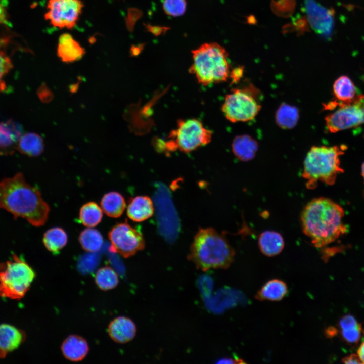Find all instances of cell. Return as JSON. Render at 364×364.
<instances>
[{
  "mask_svg": "<svg viewBox=\"0 0 364 364\" xmlns=\"http://www.w3.org/2000/svg\"><path fill=\"white\" fill-rule=\"evenodd\" d=\"M234 155L241 161L246 162L255 157L258 150L257 142L248 135L237 136L232 144Z\"/></svg>",
  "mask_w": 364,
  "mask_h": 364,
  "instance_id": "19",
  "label": "cell"
},
{
  "mask_svg": "<svg viewBox=\"0 0 364 364\" xmlns=\"http://www.w3.org/2000/svg\"><path fill=\"white\" fill-rule=\"evenodd\" d=\"M309 21L312 27L319 34L330 35L333 25L332 10L326 9L314 0H304Z\"/></svg>",
  "mask_w": 364,
  "mask_h": 364,
  "instance_id": "12",
  "label": "cell"
},
{
  "mask_svg": "<svg viewBox=\"0 0 364 364\" xmlns=\"http://www.w3.org/2000/svg\"><path fill=\"white\" fill-rule=\"evenodd\" d=\"M258 246L264 255L272 257L282 252L284 247V240L279 233L274 231H265L259 237Z\"/></svg>",
  "mask_w": 364,
  "mask_h": 364,
  "instance_id": "18",
  "label": "cell"
},
{
  "mask_svg": "<svg viewBox=\"0 0 364 364\" xmlns=\"http://www.w3.org/2000/svg\"><path fill=\"white\" fill-rule=\"evenodd\" d=\"M163 9L168 15L171 16H179L183 14L186 10L185 0H164Z\"/></svg>",
  "mask_w": 364,
  "mask_h": 364,
  "instance_id": "30",
  "label": "cell"
},
{
  "mask_svg": "<svg viewBox=\"0 0 364 364\" xmlns=\"http://www.w3.org/2000/svg\"><path fill=\"white\" fill-rule=\"evenodd\" d=\"M344 216L342 207L332 200L325 197L314 198L301 212L303 232L315 247H325L346 232Z\"/></svg>",
  "mask_w": 364,
  "mask_h": 364,
  "instance_id": "2",
  "label": "cell"
},
{
  "mask_svg": "<svg viewBox=\"0 0 364 364\" xmlns=\"http://www.w3.org/2000/svg\"><path fill=\"white\" fill-rule=\"evenodd\" d=\"M361 174L364 178V162L363 163L361 166Z\"/></svg>",
  "mask_w": 364,
  "mask_h": 364,
  "instance_id": "38",
  "label": "cell"
},
{
  "mask_svg": "<svg viewBox=\"0 0 364 364\" xmlns=\"http://www.w3.org/2000/svg\"><path fill=\"white\" fill-rule=\"evenodd\" d=\"M61 349L64 357L72 362L82 360L89 351L86 341L78 335H70L63 342Z\"/></svg>",
  "mask_w": 364,
  "mask_h": 364,
  "instance_id": "15",
  "label": "cell"
},
{
  "mask_svg": "<svg viewBox=\"0 0 364 364\" xmlns=\"http://www.w3.org/2000/svg\"><path fill=\"white\" fill-rule=\"evenodd\" d=\"M299 118L298 109L295 106L283 103L276 111L275 118L281 128L289 129L296 125Z\"/></svg>",
  "mask_w": 364,
  "mask_h": 364,
  "instance_id": "25",
  "label": "cell"
},
{
  "mask_svg": "<svg viewBox=\"0 0 364 364\" xmlns=\"http://www.w3.org/2000/svg\"><path fill=\"white\" fill-rule=\"evenodd\" d=\"M7 21L8 14L7 9L3 0H0V23H7Z\"/></svg>",
  "mask_w": 364,
  "mask_h": 364,
  "instance_id": "34",
  "label": "cell"
},
{
  "mask_svg": "<svg viewBox=\"0 0 364 364\" xmlns=\"http://www.w3.org/2000/svg\"><path fill=\"white\" fill-rule=\"evenodd\" d=\"M288 287L286 284L279 279H272L265 283L255 295L259 300L280 301L287 295Z\"/></svg>",
  "mask_w": 364,
  "mask_h": 364,
  "instance_id": "20",
  "label": "cell"
},
{
  "mask_svg": "<svg viewBox=\"0 0 364 364\" xmlns=\"http://www.w3.org/2000/svg\"><path fill=\"white\" fill-rule=\"evenodd\" d=\"M332 329L333 328H332V335H333L332 333H334V332L335 331V330L334 331H332ZM328 331H329L328 333H330V332H331V331H330L329 330H328Z\"/></svg>",
  "mask_w": 364,
  "mask_h": 364,
  "instance_id": "39",
  "label": "cell"
},
{
  "mask_svg": "<svg viewBox=\"0 0 364 364\" xmlns=\"http://www.w3.org/2000/svg\"><path fill=\"white\" fill-rule=\"evenodd\" d=\"M85 54V50L68 33L61 35L57 49L58 56L65 63L79 60Z\"/></svg>",
  "mask_w": 364,
  "mask_h": 364,
  "instance_id": "17",
  "label": "cell"
},
{
  "mask_svg": "<svg viewBox=\"0 0 364 364\" xmlns=\"http://www.w3.org/2000/svg\"><path fill=\"white\" fill-rule=\"evenodd\" d=\"M345 146H313L308 152L303 163L302 177L308 189H314L318 181L333 185L338 174L343 173L340 157L344 153Z\"/></svg>",
  "mask_w": 364,
  "mask_h": 364,
  "instance_id": "4",
  "label": "cell"
},
{
  "mask_svg": "<svg viewBox=\"0 0 364 364\" xmlns=\"http://www.w3.org/2000/svg\"><path fill=\"white\" fill-rule=\"evenodd\" d=\"M102 210L112 218L120 217L123 213L126 203L124 197L117 192L112 191L105 194L101 201Z\"/></svg>",
  "mask_w": 364,
  "mask_h": 364,
  "instance_id": "21",
  "label": "cell"
},
{
  "mask_svg": "<svg viewBox=\"0 0 364 364\" xmlns=\"http://www.w3.org/2000/svg\"><path fill=\"white\" fill-rule=\"evenodd\" d=\"M342 362L344 363H362L358 355L355 354H352L349 356L344 357L342 360Z\"/></svg>",
  "mask_w": 364,
  "mask_h": 364,
  "instance_id": "35",
  "label": "cell"
},
{
  "mask_svg": "<svg viewBox=\"0 0 364 364\" xmlns=\"http://www.w3.org/2000/svg\"><path fill=\"white\" fill-rule=\"evenodd\" d=\"M17 148L21 153L28 156H38L43 151V140L36 133H26L20 138Z\"/></svg>",
  "mask_w": 364,
  "mask_h": 364,
  "instance_id": "22",
  "label": "cell"
},
{
  "mask_svg": "<svg viewBox=\"0 0 364 364\" xmlns=\"http://www.w3.org/2000/svg\"><path fill=\"white\" fill-rule=\"evenodd\" d=\"M11 59L4 51L0 50V92L4 89L5 84L2 78L12 69Z\"/></svg>",
  "mask_w": 364,
  "mask_h": 364,
  "instance_id": "31",
  "label": "cell"
},
{
  "mask_svg": "<svg viewBox=\"0 0 364 364\" xmlns=\"http://www.w3.org/2000/svg\"><path fill=\"white\" fill-rule=\"evenodd\" d=\"M21 134V127L17 122H0V147L6 148L12 146L18 142Z\"/></svg>",
  "mask_w": 364,
  "mask_h": 364,
  "instance_id": "26",
  "label": "cell"
},
{
  "mask_svg": "<svg viewBox=\"0 0 364 364\" xmlns=\"http://www.w3.org/2000/svg\"><path fill=\"white\" fill-rule=\"evenodd\" d=\"M333 91L336 100L341 102L351 101L356 96V88L354 84L346 75L341 76L335 81Z\"/></svg>",
  "mask_w": 364,
  "mask_h": 364,
  "instance_id": "24",
  "label": "cell"
},
{
  "mask_svg": "<svg viewBox=\"0 0 364 364\" xmlns=\"http://www.w3.org/2000/svg\"><path fill=\"white\" fill-rule=\"evenodd\" d=\"M83 7L81 0H49L44 18L54 27L71 29L76 24Z\"/></svg>",
  "mask_w": 364,
  "mask_h": 364,
  "instance_id": "11",
  "label": "cell"
},
{
  "mask_svg": "<svg viewBox=\"0 0 364 364\" xmlns=\"http://www.w3.org/2000/svg\"><path fill=\"white\" fill-rule=\"evenodd\" d=\"M357 355L361 361L364 363V342L360 345L357 350Z\"/></svg>",
  "mask_w": 364,
  "mask_h": 364,
  "instance_id": "37",
  "label": "cell"
},
{
  "mask_svg": "<svg viewBox=\"0 0 364 364\" xmlns=\"http://www.w3.org/2000/svg\"><path fill=\"white\" fill-rule=\"evenodd\" d=\"M25 337V333L21 330L9 324L0 325V358L18 348Z\"/></svg>",
  "mask_w": 364,
  "mask_h": 364,
  "instance_id": "14",
  "label": "cell"
},
{
  "mask_svg": "<svg viewBox=\"0 0 364 364\" xmlns=\"http://www.w3.org/2000/svg\"><path fill=\"white\" fill-rule=\"evenodd\" d=\"M358 324L356 319L351 315H346L343 316L339 322L340 329L353 327Z\"/></svg>",
  "mask_w": 364,
  "mask_h": 364,
  "instance_id": "33",
  "label": "cell"
},
{
  "mask_svg": "<svg viewBox=\"0 0 364 364\" xmlns=\"http://www.w3.org/2000/svg\"><path fill=\"white\" fill-rule=\"evenodd\" d=\"M102 217V209L94 202L84 204L79 213V219L81 223L90 228L97 225L101 221Z\"/></svg>",
  "mask_w": 364,
  "mask_h": 364,
  "instance_id": "28",
  "label": "cell"
},
{
  "mask_svg": "<svg viewBox=\"0 0 364 364\" xmlns=\"http://www.w3.org/2000/svg\"><path fill=\"white\" fill-rule=\"evenodd\" d=\"M211 130L205 128L203 123L196 119L179 120L177 127L169 136L170 140L166 143L169 150L179 149L189 153L210 142Z\"/></svg>",
  "mask_w": 364,
  "mask_h": 364,
  "instance_id": "7",
  "label": "cell"
},
{
  "mask_svg": "<svg viewBox=\"0 0 364 364\" xmlns=\"http://www.w3.org/2000/svg\"><path fill=\"white\" fill-rule=\"evenodd\" d=\"M43 243L47 250L54 254H57L66 245L67 234L61 228H52L46 232Z\"/></svg>",
  "mask_w": 364,
  "mask_h": 364,
  "instance_id": "23",
  "label": "cell"
},
{
  "mask_svg": "<svg viewBox=\"0 0 364 364\" xmlns=\"http://www.w3.org/2000/svg\"><path fill=\"white\" fill-rule=\"evenodd\" d=\"M190 72L205 86L226 81L230 76L228 53L216 43H205L192 51Z\"/></svg>",
  "mask_w": 364,
  "mask_h": 364,
  "instance_id": "5",
  "label": "cell"
},
{
  "mask_svg": "<svg viewBox=\"0 0 364 364\" xmlns=\"http://www.w3.org/2000/svg\"><path fill=\"white\" fill-rule=\"evenodd\" d=\"M108 237L111 250L124 258L131 257L145 248L141 232L126 221L115 225L109 231Z\"/></svg>",
  "mask_w": 364,
  "mask_h": 364,
  "instance_id": "10",
  "label": "cell"
},
{
  "mask_svg": "<svg viewBox=\"0 0 364 364\" xmlns=\"http://www.w3.org/2000/svg\"><path fill=\"white\" fill-rule=\"evenodd\" d=\"M154 211V204L147 196H138L130 199L127 208L128 218L134 222H142L151 217Z\"/></svg>",
  "mask_w": 364,
  "mask_h": 364,
  "instance_id": "16",
  "label": "cell"
},
{
  "mask_svg": "<svg viewBox=\"0 0 364 364\" xmlns=\"http://www.w3.org/2000/svg\"><path fill=\"white\" fill-rule=\"evenodd\" d=\"M108 332L110 337L114 342L124 344L133 339L136 335V327L130 318L119 316L110 322Z\"/></svg>",
  "mask_w": 364,
  "mask_h": 364,
  "instance_id": "13",
  "label": "cell"
},
{
  "mask_svg": "<svg viewBox=\"0 0 364 364\" xmlns=\"http://www.w3.org/2000/svg\"><path fill=\"white\" fill-rule=\"evenodd\" d=\"M82 248L89 252L99 251L103 244V238L100 232L95 229L87 228L83 230L78 238Z\"/></svg>",
  "mask_w": 364,
  "mask_h": 364,
  "instance_id": "27",
  "label": "cell"
},
{
  "mask_svg": "<svg viewBox=\"0 0 364 364\" xmlns=\"http://www.w3.org/2000/svg\"><path fill=\"white\" fill-rule=\"evenodd\" d=\"M337 102L338 108L325 119L330 132L336 133L364 123V95H356L348 102Z\"/></svg>",
  "mask_w": 364,
  "mask_h": 364,
  "instance_id": "9",
  "label": "cell"
},
{
  "mask_svg": "<svg viewBox=\"0 0 364 364\" xmlns=\"http://www.w3.org/2000/svg\"><path fill=\"white\" fill-rule=\"evenodd\" d=\"M243 69L242 67L236 68L230 73V77L232 80L236 82L238 81L242 76Z\"/></svg>",
  "mask_w": 364,
  "mask_h": 364,
  "instance_id": "36",
  "label": "cell"
},
{
  "mask_svg": "<svg viewBox=\"0 0 364 364\" xmlns=\"http://www.w3.org/2000/svg\"><path fill=\"white\" fill-rule=\"evenodd\" d=\"M235 251L224 236L214 229H200L191 245L188 258L197 269L207 271L226 269L234 261Z\"/></svg>",
  "mask_w": 364,
  "mask_h": 364,
  "instance_id": "3",
  "label": "cell"
},
{
  "mask_svg": "<svg viewBox=\"0 0 364 364\" xmlns=\"http://www.w3.org/2000/svg\"><path fill=\"white\" fill-rule=\"evenodd\" d=\"M36 274L31 266L15 254L0 263V296L20 299L29 290Z\"/></svg>",
  "mask_w": 364,
  "mask_h": 364,
  "instance_id": "6",
  "label": "cell"
},
{
  "mask_svg": "<svg viewBox=\"0 0 364 364\" xmlns=\"http://www.w3.org/2000/svg\"><path fill=\"white\" fill-rule=\"evenodd\" d=\"M361 327L360 324L356 326L341 329L343 339L350 344L357 343L360 338Z\"/></svg>",
  "mask_w": 364,
  "mask_h": 364,
  "instance_id": "32",
  "label": "cell"
},
{
  "mask_svg": "<svg viewBox=\"0 0 364 364\" xmlns=\"http://www.w3.org/2000/svg\"><path fill=\"white\" fill-rule=\"evenodd\" d=\"M0 207L35 226L45 224L50 210L38 190L26 183L21 173L0 181Z\"/></svg>",
  "mask_w": 364,
  "mask_h": 364,
  "instance_id": "1",
  "label": "cell"
},
{
  "mask_svg": "<svg viewBox=\"0 0 364 364\" xmlns=\"http://www.w3.org/2000/svg\"><path fill=\"white\" fill-rule=\"evenodd\" d=\"M253 90L250 87L235 89L226 96L221 109L228 120L245 122L256 116L261 105Z\"/></svg>",
  "mask_w": 364,
  "mask_h": 364,
  "instance_id": "8",
  "label": "cell"
},
{
  "mask_svg": "<svg viewBox=\"0 0 364 364\" xmlns=\"http://www.w3.org/2000/svg\"><path fill=\"white\" fill-rule=\"evenodd\" d=\"M95 281L98 288L103 291L115 288L119 283L117 272L109 266L100 268L95 276Z\"/></svg>",
  "mask_w": 364,
  "mask_h": 364,
  "instance_id": "29",
  "label": "cell"
}]
</instances>
